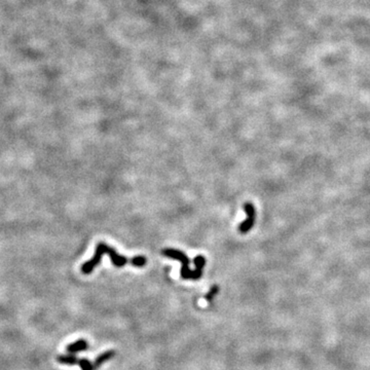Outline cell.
Wrapping results in <instances>:
<instances>
[{"label": "cell", "instance_id": "obj_1", "mask_svg": "<svg viewBox=\"0 0 370 370\" xmlns=\"http://www.w3.org/2000/svg\"><path fill=\"white\" fill-rule=\"evenodd\" d=\"M162 253L166 257H169V258L176 259V260H179L181 262L180 275H181L182 279H184V280H189V279L199 280L201 277V275H203V268L206 264V258L204 256L199 255V256L196 257L195 260H194L196 268L194 271H192L189 268V258L187 257V255H185V253L179 251V250H176V249H172V248L165 249V250H163Z\"/></svg>", "mask_w": 370, "mask_h": 370}, {"label": "cell", "instance_id": "obj_2", "mask_svg": "<svg viewBox=\"0 0 370 370\" xmlns=\"http://www.w3.org/2000/svg\"><path fill=\"white\" fill-rule=\"evenodd\" d=\"M244 211L246 213V219L240 224L239 230L241 233H247L253 228L256 219V209L251 203L244 204Z\"/></svg>", "mask_w": 370, "mask_h": 370}, {"label": "cell", "instance_id": "obj_3", "mask_svg": "<svg viewBox=\"0 0 370 370\" xmlns=\"http://www.w3.org/2000/svg\"><path fill=\"white\" fill-rule=\"evenodd\" d=\"M96 249L100 250L101 252H103L104 254H108L110 256V259H111V262L114 265H115L116 267H121V266H125L127 263H128V258L125 256H121L119 255L114 248H111V247H109L108 245L104 244V243H99L96 247Z\"/></svg>", "mask_w": 370, "mask_h": 370}, {"label": "cell", "instance_id": "obj_4", "mask_svg": "<svg viewBox=\"0 0 370 370\" xmlns=\"http://www.w3.org/2000/svg\"><path fill=\"white\" fill-rule=\"evenodd\" d=\"M88 349V343L85 340H80L75 342L70 343L67 346V352L69 354H76L78 352H84Z\"/></svg>", "mask_w": 370, "mask_h": 370}, {"label": "cell", "instance_id": "obj_5", "mask_svg": "<svg viewBox=\"0 0 370 370\" xmlns=\"http://www.w3.org/2000/svg\"><path fill=\"white\" fill-rule=\"evenodd\" d=\"M115 356V352L114 351H107V352H104L102 354H100L94 361V366L95 368H100L101 366H102V364H104L105 362L109 361L110 359H112Z\"/></svg>", "mask_w": 370, "mask_h": 370}, {"label": "cell", "instance_id": "obj_6", "mask_svg": "<svg viewBox=\"0 0 370 370\" xmlns=\"http://www.w3.org/2000/svg\"><path fill=\"white\" fill-rule=\"evenodd\" d=\"M57 360L61 364H66V365H74L78 364V359L74 354H69V355H60L58 356Z\"/></svg>", "mask_w": 370, "mask_h": 370}, {"label": "cell", "instance_id": "obj_7", "mask_svg": "<svg viewBox=\"0 0 370 370\" xmlns=\"http://www.w3.org/2000/svg\"><path fill=\"white\" fill-rule=\"evenodd\" d=\"M78 365L81 366L82 370H95V366H94V363H92L89 360H87V359L84 358V359H81L80 361H78Z\"/></svg>", "mask_w": 370, "mask_h": 370}, {"label": "cell", "instance_id": "obj_8", "mask_svg": "<svg viewBox=\"0 0 370 370\" xmlns=\"http://www.w3.org/2000/svg\"><path fill=\"white\" fill-rule=\"evenodd\" d=\"M131 263L134 266L142 267V266H144L145 264H146V258H145L144 256H135V257H133V258L131 259Z\"/></svg>", "mask_w": 370, "mask_h": 370}, {"label": "cell", "instance_id": "obj_9", "mask_svg": "<svg viewBox=\"0 0 370 370\" xmlns=\"http://www.w3.org/2000/svg\"><path fill=\"white\" fill-rule=\"evenodd\" d=\"M218 291H219V287L217 285L212 286L211 289L209 290V292L206 294L205 299L208 300V301H211L213 298H214L216 296V294L218 293Z\"/></svg>", "mask_w": 370, "mask_h": 370}]
</instances>
